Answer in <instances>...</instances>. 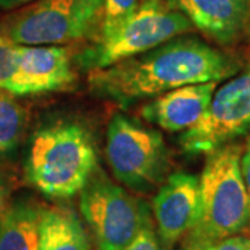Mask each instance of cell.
Here are the masks:
<instances>
[{"label": "cell", "instance_id": "obj_1", "mask_svg": "<svg viewBox=\"0 0 250 250\" xmlns=\"http://www.w3.org/2000/svg\"><path fill=\"white\" fill-rule=\"evenodd\" d=\"M238 71L223 52L193 36L179 35L135 57L89 71L99 96L120 103L156 98L181 86L220 82Z\"/></svg>", "mask_w": 250, "mask_h": 250}, {"label": "cell", "instance_id": "obj_2", "mask_svg": "<svg viewBox=\"0 0 250 250\" xmlns=\"http://www.w3.org/2000/svg\"><path fill=\"white\" fill-rule=\"evenodd\" d=\"M96 167V150L86 128L57 123L38 131L28 150L25 178L49 197L80 193Z\"/></svg>", "mask_w": 250, "mask_h": 250}, {"label": "cell", "instance_id": "obj_3", "mask_svg": "<svg viewBox=\"0 0 250 250\" xmlns=\"http://www.w3.org/2000/svg\"><path fill=\"white\" fill-rule=\"evenodd\" d=\"M242 147L224 145L207 153L199 177V210L187 241L215 245L239 233L250 220L249 199L242 175Z\"/></svg>", "mask_w": 250, "mask_h": 250}, {"label": "cell", "instance_id": "obj_4", "mask_svg": "<svg viewBox=\"0 0 250 250\" xmlns=\"http://www.w3.org/2000/svg\"><path fill=\"white\" fill-rule=\"evenodd\" d=\"M104 0H34L0 20L18 45H65L100 32Z\"/></svg>", "mask_w": 250, "mask_h": 250}, {"label": "cell", "instance_id": "obj_5", "mask_svg": "<svg viewBox=\"0 0 250 250\" xmlns=\"http://www.w3.org/2000/svg\"><path fill=\"white\" fill-rule=\"evenodd\" d=\"M192 27L190 21L167 1L143 0L113 34L99 38L95 45L83 50L78 62L89 71L106 68L184 35Z\"/></svg>", "mask_w": 250, "mask_h": 250}, {"label": "cell", "instance_id": "obj_6", "mask_svg": "<svg viewBox=\"0 0 250 250\" xmlns=\"http://www.w3.org/2000/svg\"><path fill=\"white\" fill-rule=\"evenodd\" d=\"M80 208L98 250H124L150 221L149 208L103 174H92L80 192Z\"/></svg>", "mask_w": 250, "mask_h": 250}, {"label": "cell", "instance_id": "obj_7", "mask_svg": "<svg viewBox=\"0 0 250 250\" xmlns=\"http://www.w3.org/2000/svg\"><path fill=\"white\" fill-rule=\"evenodd\" d=\"M107 160L125 187L147 192L159 185L168 167V152L160 132L116 114L107 126Z\"/></svg>", "mask_w": 250, "mask_h": 250}, {"label": "cell", "instance_id": "obj_8", "mask_svg": "<svg viewBox=\"0 0 250 250\" xmlns=\"http://www.w3.org/2000/svg\"><path fill=\"white\" fill-rule=\"evenodd\" d=\"M250 128V70L215 89L199 123L181 135V145L192 154L210 153Z\"/></svg>", "mask_w": 250, "mask_h": 250}, {"label": "cell", "instance_id": "obj_9", "mask_svg": "<svg viewBox=\"0 0 250 250\" xmlns=\"http://www.w3.org/2000/svg\"><path fill=\"white\" fill-rule=\"evenodd\" d=\"M153 215L161 245L170 249L196 223L199 177L178 171L171 174L153 199Z\"/></svg>", "mask_w": 250, "mask_h": 250}, {"label": "cell", "instance_id": "obj_10", "mask_svg": "<svg viewBox=\"0 0 250 250\" xmlns=\"http://www.w3.org/2000/svg\"><path fill=\"white\" fill-rule=\"evenodd\" d=\"M218 82H205L181 86L142 107V117L170 132H185L199 123L208 107Z\"/></svg>", "mask_w": 250, "mask_h": 250}, {"label": "cell", "instance_id": "obj_11", "mask_svg": "<svg viewBox=\"0 0 250 250\" xmlns=\"http://www.w3.org/2000/svg\"><path fill=\"white\" fill-rule=\"evenodd\" d=\"M192 25L218 43L236 41L248 27L250 0H172Z\"/></svg>", "mask_w": 250, "mask_h": 250}, {"label": "cell", "instance_id": "obj_12", "mask_svg": "<svg viewBox=\"0 0 250 250\" xmlns=\"http://www.w3.org/2000/svg\"><path fill=\"white\" fill-rule=\"evenodd\" d=\"M14 56L22 72L43 93L67 89L75 81L71 56L65 46L14 43Z\"/></svg>", "mask_w": 250, "mask_h": 250}, {"label": "cell", "instance_id": "obj_13", "mask_svg": "<svg viewBox=\"0 0 250 250\" xmlns=\"http://www.w3.org/2000/svg\"><path fill=\"white\" fill-rule=\"evenodd\" d=\"M89 239L78 215L67 207L41 210L38 250H89Z\"/></svg>", "mask_w": 250, "mask_h": 250}, {"label": "cell", "instance_id": "obj_14", "mask_svg": "<svg viewBox=\"0 0 250 250\" xmlns=\"http://www.w3.org/2000/svg\"><path fill=\"white\" fill-rule=\"evenodd\" d=\"M41 210L18 202L0 214V250H38Z\"/></svg>", "mask_w": 250, "mask_h": 250}, {"label": "cell", "instance_id": "obj_15", "mask_svg": "<svg viewBox=\"0 0 250 250\" xmlns=\"http://www.w3.org/2000/svg\"><path fill=\"white\" fill-rule=\"evenodd\" d=\"M0 90L14 96H27L43 93L31 78L20 68L16 56L14 43L0 35Z\"/></svg>", "mask_w": 250, "mask_h": 250}, {"label": "cell", "instance_id": "obj_16", "mask_svg": "<svg viewBox=\"0 0 250 250\" xmlns=\"http://www.w3.org/2000/svg\"><path fill=\"white\" fill-rule=\"evenodd\" d=\"M25 110L14 95L0 90V156L13 152L25 129Z\"/></svg>", "mask_w": 250, "mask_h": 250}, {"label": "cell", "instance_id": "obj_17", "mask_svg": "<svg viewBox=\"0 0 250 250\" xmlns=\"http://www.w3.org/2000/svg\"><path fill=\"white\" fill-rule=\"evenodd\" d=\"M138 7V0H104L103 21L99 32V38L113 34L117 28L123 25L134 14Z\"/></svg>", "mask_w": 250, "mask_h": 250}, {"label": "cell", "instance_id": "obj_18", "mask_svg": "<svg viewBox=\"0 0 250 250\" xmlns=\"http://www.w3.org/2000/svg\"><path fill=\"white\" fill-rule=\"evenodd\" d=\"M124 250H164L157 232L153 228L152 221L146 224Z\"/></svg>", "mask_w": 250, "mask_h": 250}, {"label": "cell", "instance_id": "obj_19", "mask_svg": "<svg viewBox=\"0 0 250 250\" xmlns=\"http://www.w3.org/2000/svg\"><path fill=\"white\" fill-rule=\"evenodd\" d=\"M214 250H250V235L236 233L217 242Z\"/></svg>", "mask_w": 250, "mask_h": 250}, {"label": "cell", "instance_id": "obj_20", "mask_svg": "<svg viewBox=\"0 0 250 250\" xmlns=\"http://www.w3.org/2000/svg\"><path fill=\"white\" fill-rule=\"evenodd\" d=\"M241 168L243 181H245V187L248 192V199H249V210H250V139L245 146V150L242 152L241 159Z\"/></svg>", "mask_w": 250, "mask_h": 250}, {"label": "cell", "instance_id": "obj_21", "mask_svg": "<svg viewBox=\"0 0 250 250\" xmlns=\"http://www.w3.org/2000/svg\"><path fill=\"white\" fill-rule=\"evenodd\" d=\"M31 1H34V0H0V9L6 10V11H13V10L25 6Z\"/></svg>", "mask_w": 250, "mask_h": 250}, {"label": "cell", "instance_id": "obj_22", "mask_svg": "<svg viewBox=\"0 0 250 250\" xmlns=\"http://www.w3.org/2000/svg\"><path fill=\"white\" fill-rule=\"evenodd\" d=\"M181 250H214V245L210 243H202V242L187 241L185 246Z\"/></svg>", "mask_w": 250, "mask_h": 250}, {"label": "cell", "instance_id": "obj_23", "mask_svg": "<svg viewBox=\"0 0 250 250\" xmlns=\"http://www.w3.org/2000/svg\"><path fill=\"white\" fill-rule=\"evenodd\" d=\"M4 188L1 185V182H0V214L3 213V210H4Z\"/></svg>", "mask_w": 250, "mask_h": 250}, {"label": "cell", "instance_id": "obj_24", "mask_svg": "<svg viewBox=\"0 0 250 250\" xmlns=\"http://www.w3.org/2000/svg\"><path fill=\"white\" fill-rule=\"evenodd\" d=\"M248 27H249V31H250V13H249V20H248Z\"/></svg>", "mask_w": 250, "mask_h": 250}]
</instances>
